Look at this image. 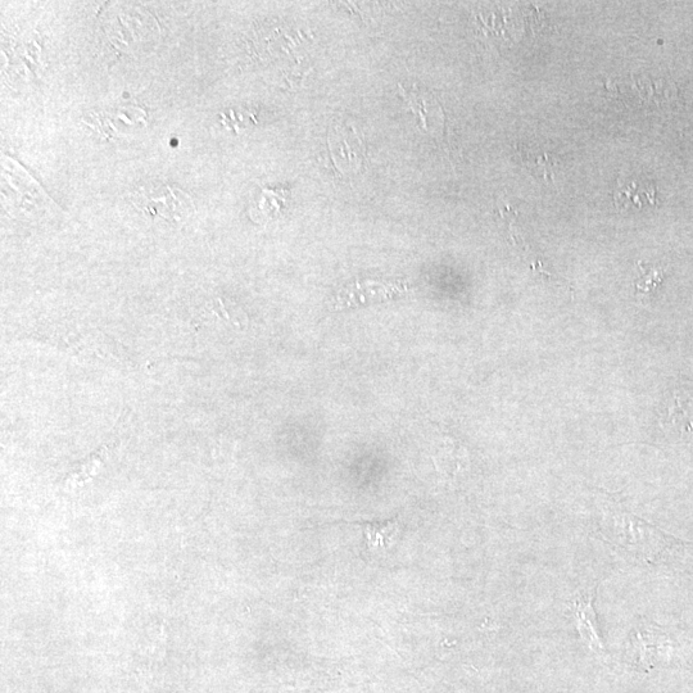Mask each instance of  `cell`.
<instances>
[{
    "mask_svg": "<svg viewBox=\"0 0 693 693\" xmlns=\"http://www.w3.org/2000/svg\"><path fill=\"white\" fill-rule=\"evenodd\" d=\"M600 509L602 537L646 563L655 564L665 552L683 546V542L643 522L614 502L604 500Z\"/></svg>",
    "mask_w": 693,
    "mask_h": 693,
    "instance_id": "obj_1",
    "label": "cell"
},
{
    "mask_svg": "<svg viewBox=\"0 0 693 693\" xmlns=\"http://www.w3.org/2000/svg\"><path fill=\"white\" fill-rule=\"evenodd\" d=\"M133 199L135 206L148 215H158L174 221H180L194 210L192 198L183 190L169 185L140 188Z\"/></svg>",
    "mask_w": 693,
    "mask_h": 693,
    "instance_id": "obj_2",
    "label": "cell"
},
{
    "mask_svg": "<svg viewBox=\"0 0 693 693\" xmlns=\"http://www.w3.org/2000/svg\"><path fill=\"white\" fill-rule=\"evenodd\" d=\"M328 146L330 158L343 175H353L360 169L366 157L364 140L355 126L337 124L329 130Z\"/></svg>",
    "mask_w": 693,
    "mask_h": 693,
    "instance_id": "obj_3",
    "label": "cell"
},
{
    "mask_svg": "<svg viewBox=\"0 0 693 693\" xmlns=\"http://www.w3.org/2000/svg\"><path fill=\"white\" fill-rule=\"evenodd\" d=\"M407 292L406 285L400 283L357 282L344 288L335 300V310L380 303L402 296Z\"/></svg>",
    "mask_w": 693,
    "mask_h": 693,
    "instance_id": "obj_4",
    "label": "cell"
},
{
    "mask_svg": "<svg viewBox=\"0 0 693 693\" xmlns=\"http://www.w3.org/2000/svg\"><path fill=\"white\" fill-rule=\"evenodd\" d=\"M596 590L597 588L593 587L590 590L578 592L569 606L573 611L575 623H577L579 634H581L584 643L596 654L604 656L608 652H606L604 642L601 640L599 622H597L596 611L593 608Z\"/></svg>",
    "mask_w": 693,
    "mask_h": 693,
    "instance_id": "obj_5",
    "label": "cell"
},
{
    "mask_svg": "<svg viewBox=\"0 0 693 693\" xmlns=\"http://www.w3.org/2000/svg\"><path fill=\"white\" fill-rule=\"evenodd\" d=\"M614 201L620 210L625 208H642L647 205H655L656 189L654 185L645 180H632L631 183L619 184L615 189Z\"/></svg>",
    "mask_w": 693,
    "mask_h": 693,
    "instance_id": "obj_6",
    "label": "cell"
},
{
    "mask_svg": "<svg viewBox=\"0 0 693 693\" xmlns=\"http://www.w3.org/2000/svg\"><path fill=\"white\" fill-rule=\"evenodd\" d=\"M368 548L371 551L389 550L397 543L402 531L400 519L362 525Z\"/></svg>",
    "mask_w": 693,
    "mask_h": 693,
    "instance_id": "obj_7",
    "label": "cell"
},
{
    "mask_svg": "<svg viewBox=\"0 0 693 693\" xmlns=\"http://www.w3.org/2000/svg\"><path fill=\"white\" fill-rule=\"evenodd\" d=\"M288 201V190L262 189L260 196L253 202L251 216L257 221L274 219L284 210Z\"/></svg>",
    "mask_w": 693,
    "mask_h": 693,
    "instance_id": "obj_8",
    "label": "cell"
},
{
    "mask_svg": "<svg viewBox=\"0 0 693 693\" xmlns=\"http://www.w3.org/2000/svg\"><path fill=\"white\" fill-rule=\"evenodd\" d=\"M638 267H640L641 275L634 282L636 293L642 297L651 296L660 287V284L663 283L664 271L656 269V267L645 266L642 262L638 264Z\"/></svg>",
    "mask_w": 693,
    "mask_h": 693,
    "instance_id": "obj_9",
    "label": "cell"
}]
</instances>
